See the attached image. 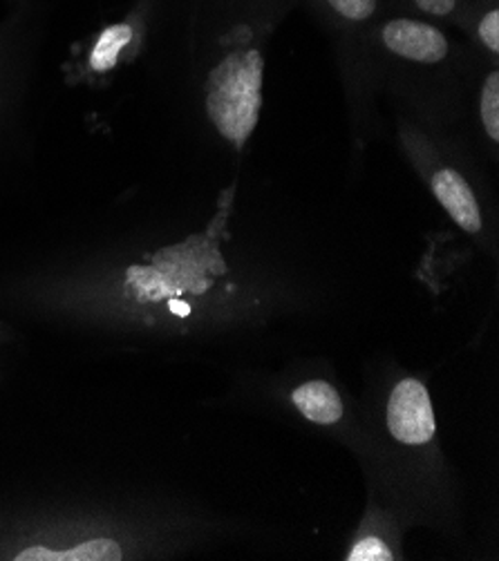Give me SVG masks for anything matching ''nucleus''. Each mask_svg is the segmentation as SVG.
I'll list each match as a JSON object with an SVG mask.
<instances>
[{
  "mask_svg": "<svg viewBox=\"0 0 499 561\" xmlns=\"http://www.w3.org/2000/svg\"><path fill=\"white\" fill-rule=\"evenodd\" d=\"M296 410L316 425H334L343 419V401L327 380H309L292 391Z\"/></svg>",
  "mask_w": 499,
  "mask_h": 561,
  "instance_id": "obj_5",
  "label": "nucleus"
},
{
  "mask_svg": "<svg viewBox=\"0 0 499 561\" xmlns=\"http://www.w3.org/2000/svg\"><path fill=\"white\" fill-rule=\"evenodd\" d=\"M381 38L393 54L415 64L432 66L446 59L451 51L446 36H443L436 27L421 21H412V19L390 21L383 27Z\"/></svg>",
  "mask_w": 499,
  "mask_h": 561,
  "instance_id": "obj_3",
  "label": "nucleus"
},
{
  "mask_svg": "<svg viewBox=\"0 0 499 561\" xmlns=\"http://www.w3.org/2000/svg\"><path fill=\"white\" fill-rule=\"evenodd\" d=\"M345 559L348 561H393L397 557L393 548L387 546L381 537H363L350 548Z\"/></svg>",
  "mask_w": 499,
  "mask_h": 561,
  "instance_id": "obj_8",
  "label": "nucleus"
},
{
  "mask_svg": "<svg viewBox=\"0 0 499 561\" xmlns=\"http://www.w3.org/2000/svg\"><path fill=\"white\" fill-rule=\"evenodd\" d=\"M479 38L481 43L497 54L499 51V12L490 10L488 14H484V19L479 21Z\"/></svg>",
  "mask_w": 499,
  "mask_h": 561,
  "instance_id": "obj_10",
  "label": "nucleus"
},
{
  "mask_svg": "<svg viewBox=\"0 0 499 561\" xmlns=\"http://www.w3.org/2000/svg\"><path fill=\"white\" fill-rule=\"evenodd\" d=\"M327 3L348 21H365L376 12V0H327Z\"/></svg>",
  "mask_w": 499,
  "mask_h": 561,
  "instance_id": "obj_9",
  "label": "nucleus"
},
{
  "mask_svg": "<svg viewBox=\"0 0 499 561\" xmlns=\"http://www.w3.org/2000/svg\"><path fill=\"white\" fill-rule=\"evenodd\" d=\"M415 3L421 12L430 16H449L455 10L457 0H415Z\"/></svg>",
  "mask_w": 499,
  "mask_h": 561,
  "instance_id": "obj_11",
  "label": "nucleus"
},
{
  "mask_svg": "<svg viewBox=\"0 0 499 561\" xmlns=\"http://www.w3.org/2000/svg\"><path fill=\"white\" fill-rule=\"evenodd\" d=\"M387 430L404 445H426L434 438L436 423L428 387L417 378L395 385L387 401Z\"/></svg>",
  "mask_w": 499,
  "mask_h": 561,
  "instance_id": "obj_2",
  "label": "nucleus"
},
{
  "mask_svg": "<svg viewBox=\"0 0 499 561\" xmlns=\"http://www.w3.org/2000/svg\"><path fill=\"white\" fill-rule=\"evenodd\" d=\"M264 61L260 51L231 54L208 81L206 110L217 133L240 148L253 133L262 105Z\"/></svg>",
  "mask_w": 499,
  "mask_h": 561,
  "instance_id": "obj_1",
  "label": "nucleus"
},
{
  "mask_svg": "<svg viewBox=\"0 0 499 561\" xmlns=\"http://www.w3.org/2000/svg\"><path fill=\"white\" fill-rule=\"evenodd\" d=\"M432 191L439 204L446 208V213L453 217V221L462 231L473 236L481 231L479 204L475 199L473 188L457 171H453V168H441L432 178Z\"/></svg>",
  "mask_w": 499,
  "mask_h": 561,
  "instance_id": "obj_4",
  "label": "nucleus"
},
{
  "mask_svg": "<svg viewBox=\"0 0 499 561\" xmlns=\"http://www.w3.org/2000/svg\"><path fill=\"white\" fill-rule=\"evenodd\" d=\"M131 41H133V27L128 23H115L105 27L90 51V59H88L90 70L97 75L115 70L122 51L131 45Z\"/></svg>",
  "mask_w": 499,
  "mask_h": 561,
  "instance_id": "obj_6",
  "label": "nucleus"
},
{
  "mask_svg": "<svg viewBox=\"0 0 499 561\" xmlns=\"http://www.w3.org/2000/svg\"><path fill=\"white\" fill-rule=\"evenodd\" d=\"M479 115L486 135L490 141H499V75L490 72L484 81L481 88V99H479Z\"/></svg>",
  "mask_w": 499,
  "mask_h": 561,
  "instance_id": "obj_7",
  "label": "nucleus"
}]
</instances>
